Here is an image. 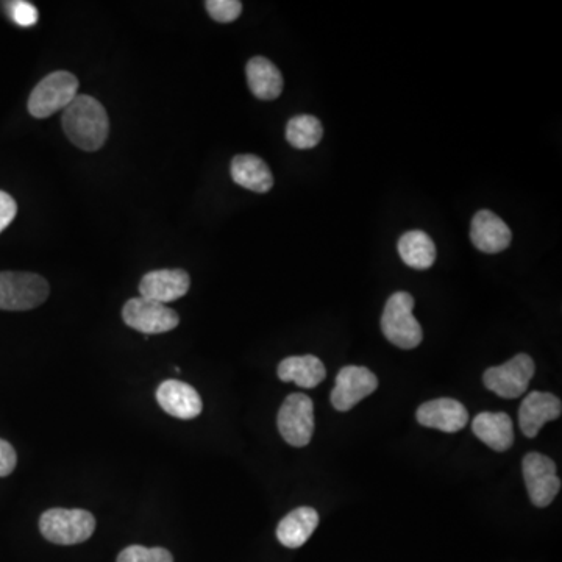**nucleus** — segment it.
<instances>
[{"instance_id": "1", "label": "nucleus", "mask_w": 562, "mask_h": 562, "mask_svg": "<svg viewBox=\"0 0 562 562\" xmlns=\"http://www.w3.org/2000/svg\"><path fill=\"white\" fill-rule=\"evenodd\" d=\"M61 125L74 146L96 152L104 146L110 132V121L104 105L91 96H77L63 110Z\"/></svg>"}, {"instance_id": "2", "label": "nucleus", "mask_w": 562, "mask_h": 562, "mask_svg": "<svg viewBox=\"0 0 562 562\" xmlns=\"http://www.w3.org/2000/svg\"><path fill=\"white\" fill-rule=\"evenodd\" d=\"M414 297L410 292H394L386 302L385 311L381 316V331L391 344L403 350L416 349L424 331L413 314Z\"/></svg>"}, {"instance_id": "3", "label": "nucleus", "mask_w": 562, "mask_h": 562, "mask_svg": "<svg viewBox=\"0 0 562 562\" xmlns=\"http://www.w3.org/2000/svg\"><path fill=\"white\" fill-rule=\"evenodd\" d=\"M40 530L52 544L75 545L93 536L96 519L85 509L52 508L41 516Z\"/></svg>"}, {"instance_id": "4", "label": "nucleus", "mask_w": 562, "mask_h": 562, "mask_svg": "<svg viewBox=\"0 0 562 562\" xmlns=\"http://www.w3.org/2000/svg\"><path fill=\"white\" fill-rule=\"evenodd\" d=\"M49 283L30 272H0V310L29 311L49 297Z\"/></svg>"}, {"instance_id": "5", "label": "nucleus", "mask_w": 562, "mask_h": 562, "mask_svg": "<svg viewBox=\"0 0 562 562\" xmlns=\"http://www.w3.org/2000/svg\"><path fill=\"white\" fill-rule=\"evenodd\" d=\"M79 96V80L71 72L57 71L47 75L33 89L29 111L33 118L46 119L57 111L65 110Z\"/></svg>"}, {"instance_id": "6", "label": "nucleus", "mask_w": 562, "mask_h": 562, "mask_svg": "<svg viewBox=\"0 0 562 562\" xmlns=\"http://www.w3.org/2000/svg\"><path fill=\"white\" fill-rule=\"evenodd\" d=\"M534 370L533 358L527 353H519L502 366L489 367L484 372L483 383L502 399H519L528 391Z\"/></svg>"}, {"instance_id": "7", "label": "nucleus", "mask_w": 562, "mask_h": 562, "mask_svg": "<svg viewBox=\"0 0 562 562\" xmlns=\"http://www.w3.org/2000/svg\"><path fill=\"white\" fill-rule=\"evenodd\" d=\"M278 431L292 447L310 444L314 433V403L305 394L286 397L277 416Z\"/></svg>"}, {"instance_id": "8", "label": "nucleus", "mask_w": 562, "mask_h": 562, "mask_svg": "<svg viewBox=\"0 0 562 562\" xmlns=\"http://www.w3.org/2000/svg\"><path fill=\"white\" fill-rule=\"evenodd\" d=\"M522 470L531 503L538 508L550 505L561 491V480L553 459L538 452L528 453L523 458Z\"/></svg>"}, {"instance_id": "9", "label": "nucleus", "mask_w": 562, "mask_h": 562, "mask_svg": "<svg viewBox=\"0 0 562 562\" xmlns=\"http://www.w3.org/2000/svg\"><path fill=\"white\" fill-rule=\"evenodd\" d=\"M122 319L130 328L146 336L166 333L180 324V317L174 310L144 297H135L125 303Z\"/></svg>"}, {"instance_id": "10", "label": "nucleus", "mask_w": 562, "mask_h": 562, "mask_svg": "<svg viewBox=\"0 0 562 562\" xmlns=\"http://www.w3.org/2000/svg\"><path fill=\"white\" fill-rule=\"evenodd\" d=\"M378 388V378L367 367L346 366L336 375V386L331 391V405L341 413L355 408L361 400L374 394Z\"/></svg>"}, {"instance_id": "11", "label": "nucleus", "mask_w": 562, "mask_h": 562, "mask_svg": "<svg viewBox=\"0 0 562 562\" xmlns=\"http://www.w3.org/2000/svg\"><path fill=\"white\" fill-rule=\"evenodd\" d=\"M189 286H191V278L188 272L182 269H160V271L149 272L141 278L139 292L144 299L166 305L186 296Z\"/></svg>"}, {"instance_id": "12", "label": "nucleus", "mask_w": 562, "mask_h": 562, "mask_svg": "<svg viewBox=\"0 0 562 562\" xmlns=\"http://www.w3.org/2000/svg\"><path fill=\"white\" fill-rule=\"evenodd\" d=\"M562 413L561 400L550 392L533 391L523 399L519 408V425L527 438H536L547 422Z\"/></svg>"}, {"instance_id": "13", "label": "nucleus", "mask_w": 562, "mask_h": 562, "mask_svg": "<svg viewBox=\"0 0 562 562\" xmlns=\"http://www.w3.org/2000/svg\"><path fill=\"white\" fill-rule=\"evenodd\" d=\"M417 422L424 427L458 433L469 422V414L463 403L455 399H436L419 406L416 413Z\"/></svg>"}, {"instance_id": "14", "label": "nucleus", "mask_w": 562, "mask_h": 562, "mask_svg": "<svg viewBox=\"0 0 562 562\" xmlns=\"http://www.w3.org/2000/svg\"><path fill=\"white\" fill-rule=\"evenodd\" d=\"M157 402L164 413L177 419L191 420L202 413V399L199 392L188 383L168 380L157 389Z\"/></svg>"}, {"instance_id": "15", "label": "nucleus", "mask_w": 562, "mask_h": 562, "mask_svg": "<svg viewBox=\"0 0 562 562\" xmlns=\"http://www.w3.org/2000/svg\"><path fill=\"white\" fill-rule=\"evenodd\" d=\"M470 239L483 253H500L508 249L513 241V233L497 214L481 210L475 214L470 224Z\"/></svg>"}, {"instance_id": "16", "label": "nucleus", "mask_w": 562, "mask_h": 562, "mask_svg": "<svg viewBox=\"0 0 562 562\" xmlns=\"http://www.w3.org/2000/svg\"><path fill=\"white\" fill-rule=\"evenodd\" d=\"M472 431L481 442L495 452H506L514 444V425L506 413L478 414L472 422Z\"/></svg>"}, {"instance_id": "17", "label": "nucleus", "mask_w": 562, "mask_h": 562, "mask_svg": "<svg viewBox=\"0 0 562 562\" xmlns=\"http://www.w3.org/2000/svg\"><path fill=\"white\" fill-rule=\"evenodd\" d=\"M233 182L253 193L264 194L274 186V175L257 155H236L230 166Z\"/></svg>"}, {"instance_id": "18", "label": "nucleus", "mask_w": 562, "mask_h": 562, "mask_svg": "<svg viewBox=\"0 0 562 562\" xmlns=\"http://www.w3.org/2000/svg\"><path fill=\"white\" fill-rule=\"evenodd\" d=\"M278 378L285 383H296L300 388L313 389L327 377V369L317 356H289L278 364Z\"/></svg>"}, {"instance_id": "19", "label": "nucleus", "mask_w": 562, "mask_h": 562, "mask_svg": "<svg viewBox=\"0 0 562 562\" xmlns=\"http://www.w3.org/2000/svg\"><path fill=\"white\" fill-rule=\"evenodd\" d=\"M319 525V514L310 506L294 509L277 527V539L288 548H299L311 538Z\"/></svg>"}, {"instance_id": "20", "label": "nucleus", "mask_w": 562, "mask_h": 562, "mask_svg": "<svg viewBox=\"0 0 562 562\" xmlns=\"http://www.w3.org/2000/svg\"><path fill=\"white\" fill-rule=\"evenodd\" d=\"M247 83L253 96L261 100H274L283 91L280 69L264 57H253L247 63Z\"/></svg>"}, {"instance_id": "21", "label": "nucleus", "mask_w": 562, "mask_h": 562, "mask_svg": "<svg viewBox=\"0 0 562 562\" xmlns=\"http://www.w3.org/2000/svg\"><path fill=\"white\" fill-rule=\"evenodd\" d=\"M397 249L403 263L416 271H427L436 261V246L433 239L422 230H413L402 235Z\"/></svg>"}, {"instance_id": "22", "label": "nucleus", "mask_w": 562, "mask_h": 562, "mask_svg": "<svg viewBox=\"0 0 562 562\" xmlns=\"http://www.w3.org/2000/svg\"><path fill=\"white\" fill-rule=\"evenodd\" d=\"M322 136H324V127L321 121L311 114L294 116L286 125V139L296 149H313L321 143Z\"/></svg>"}, {"instance_id": "23", "label": "nucleus", "mask_w": 562, "mask_h": 562, "mask_svg": "<svg viewBox=\"0 0 562 562\" xmlns=\"http://www.w3.org/2000/svg\"><path fill=\"white\" fill-rule=\"evenodd\" d=\"M116 562H174V558L166 548H146L141 547V545H130L119 553Z\"/></svg>"}, {"instance_id": "24", "label": "nucleus", "mask_w": 562, "mask_h": 562, "mask_svg": "<svg viewBox=\"0 0 562 562\" xmlns=\"http://www.w3.org/2000/svg\"><path fill=\"white\" fill-rule=\"evenodd\" d=\"M208 15L216 22L228 24L241 16L242 4L239 0H208L205 2Z\"/></svg>"}, {"instance_id": "25", "label": "nucleus", "mask_w": 562, "mask_h": 562, "mask_svg": "<svg viewBox=\"0 0 562 562\" xmlns=\"http://www.w3.org/2000/svg\"><path fill=\"white\" fill-rule=\"evenodd\" d=\"M8 10H10L13 21L21 27H32L38 22V10L30 2H22V0L11 2L8 4Z\"/></svg>"}, {"instance_id": "26", "label": "nucleus", "mask_w": 562, "mask_h": 562, "mask_svg": "<svg viewBox=\"0 0 562 562\" xmlns=\"http://www.w3.org/2000/svg\"><path fill=\"white\" fill-rule=\"evenodd\" d=\"M18 464V456L10 442L0 439V477H8L13 474Z\"/></svg>"}, {"instance_id": "27", "label": "nucleus", "mask_w": 562, "mask_h": 562, "mask_svg": "<svg viewBox=\"0 0 562 562\" xmlns=\"http://www.w3.org/2000/svg\"><path fill=\"white\" fill-rule=\"evenodd\" d=\"M18 213V205L10 194L0 191V233L13 222Z\"/></svg>"}]
</instances>
